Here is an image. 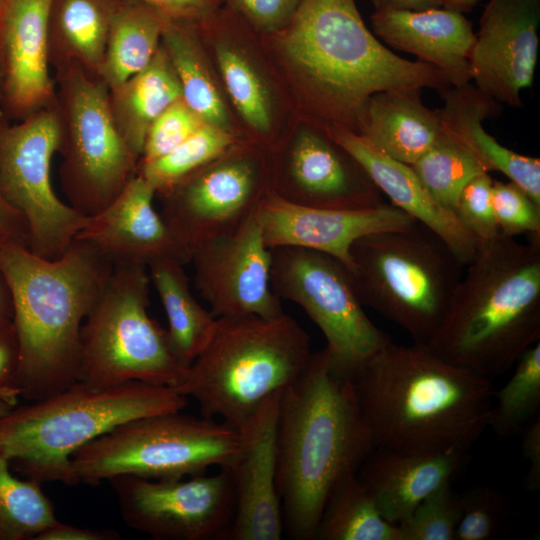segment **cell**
Instances as JSON below:
<instances>
[{
	"mask_svg": "<svg viewBox=\"0 0 540 540\" xmlns=\"http://www.w3.org/2000/svg\"><path fill=\"white\" fill-rule=\"evenodd\" d=\"M205 122L182 99L164 110L150 126L139 163L156 160L172 151Z\"/></svg>",
	"mask_w": 540,
	"mask_h": 540,
	"instance_id": "43",
	"label": "cell"
},
{
	"mask_svg": "<svg viewBox=\"0 0 540 540\" xmlns=\"http://www.w3.org/2000/svg\"><path fill=\"white\" fill-rule=\"evenodd\" d=\"M371 25L375 36L432 65L451 86L472 82L470 56L475 33L464 14L444 7L374 11Z\"/></svg>",
	"mask_w": 540,
	"mask_h": 540,
	"instance_id": "24",
	"label": "cell"
},
{
	"mask_svg": "<svg viewBox=\"0 0 540 540\" xmlns=\"http://www.w3.org/2000/svg\"><path fill=\"white\" fill-rule=\"evenodd\" d=\"M327 128L331 136L362 165L392 205L441 237L464 266L473 259L479 247L477 241L453 212L435 202L410 165L378 152L350 129L330 124Z\"/></svg>",
	"mask_w": 540,
	"mask_h": 540,
	"instance_id": "25",
	"label": "cell"
},
{
	"mask_svg": "<svg viewBox=\"0 0 540 540\" xmlns=\"http://www.w3.org/2000/svg\"><path fill=\"white\" fill-rule=\"evenodd\" d=\"M155 197L152 186L137 173L107 207L88 217L75 238L93 245L113 265L148 266L165 257L189 263V257L155 209Z\"/></svg>",
	"mask_w": 540,
	"mask_h": 540,
	"instance_id": "23",
	"label": "cell"
},
{
	"mask_svg": "<svg viewBox=\"0 0 540 540\" xmlns=\"http://www.w3.org/2000/svg\"><path fill=\"white\" fill-rule=\"evenodd\" d=\"M4 88H5V65H4L2 48L0 44V105L3 100Z\"/></svg>",
	"mask_w": 540,
	"mask_h": 540,
	"instance_id": "53",
	"label": "cell"
},
{
	"mask_svg": "<svg viewBox=\"0 0 540 540\" xmlns=\"http://www.w3.org/2000/svg\"><path fill=\"white\" fill-rule=\"evenodd\" d=\"M492 182L488 172L472 178L461 190L454 209L455 216L478 245L500 235L492 204Z\"/></svg>",
	"mask_w": 540,
	"mask_h": 540,
	"instance_id": "42",
	"label": "cell"
},
{
	"mask_svg": "<svg viewBox=\"0 0 540 540\" xmlns=\"http://www.w3.org/2000/svg\"><path fill=\"white\" fill-rule=\"evenodd\" d=\"M118 0H52L48 17V61L54 71L78 65L101 78Z\"/></svg>",
	"mask_w": 540,
	"mask_h": 540,
	"instance_id": "30",
	"label": "cell"
},
{
	"mask_svg": "<svg viewBox=\"0 0 540 540\" xmlns=\"http://www.w3.org/2000/svg\"><path fill=\"white\" fill-rule=\"evenodd\" d=\"M142 3L167 21L198 24L224 5V0H128Z\"/></svg>",
	"mask_w": 540,
	"mask_h": 540,
	"instance_id": "46",
	"label": "cell"
},
{
	"mask_svg": "<svg viewBox=\"0 0 540 540\" xmlns=\"http://www.w3.org/2000/svg\"><path fill=\"white\" fill-rule=\"evenodd\" d=\"M2 1H3V0H0V7H1Z\"/></svg>",
	"mask_w": 540,
	"mask_h": 540,
	"instance_id": "55",
	"label": "cell"
},
{
	"mask_svg": "<svg viewBox=\"0 0 540 540\" xmlns=\"http://www.w3.org/2000/svg\"><path fill=\"white\" fill-rule=\"evenodd\" d=\"M256 217L269 248L291 246L319 251L350 267V248L360 237L399 230L416 220L394 205L370 209H328L288 202L274 192L261 201Z\"/></svg>",
	"mask_w": 540,
	"mask_h": 540,
	"instance_id": "20",
	"label": "cell"
},
{
	"mask_svg": "<svg viewBox=\"0 0 540 540\" xmlns=\"http://www.w3.org/2000/svg\"><path fill=\"white\" fill-rule=\"evenodd\" d=\"M442 133L468 151L489 173L498 171L521 187L540 205V160L501 145L483 127L498 115L501 105L472 82L439 91Z\"/></svg>",
	"mask_w": 540,
	"mask_h": 540,
	"instance_id": "27",
	"label": "cell"
},
{
	"mask_svg": "<svg viewBox=\"0 0 540 540\" xmlns=\"http://www.w3.org/2000/svg\"><path fill=\"white\" fill-rule=\"evenodd\" d=\"M270 191L268 152L243 141L156 197L161 216L190 261L201 244L253 217Z\"/></svg>",
	"mask_w": 540,
	"mask_h": 540,
	"instance_id": "15",
	"label": "cell"
},
{
	"mask_svg": "<svg viewBox=\"0 0 540 540\" xmlns=\"http://www.w3.org/2000/svg\"><path fill=\"white\" fill-rule=\"evenodd\" d=\"M16 405L17 404H14V403L0 397V417L5 415L7 412H9Z\"/></svg>",
	"mask_w": 540,
	"mask_h": 540,
	"instance_id": "54",
	"label": "cell"
},
{
	"mask_svg": "<svg viewBox=\"0 0 540 540\" xmlns=\"http://www.w3.org/2000/svg\"><path fill=\"white\" fill-rule=\"evenodd\" d=\"M260 37L299 114L352 131L377 92L451 86L432 65L384 46L365 25L356 0H300L281 29Z\"/></svg>",
	"mask_w": 540,
	"mask_h": 540,
	"instance_id": "1",
	"label": "cell"
},
{
	"mask_svg": "<svg viewBox=\"0 0 540 540\" xmlns=\"http://www.w3.org/2000/svg\"><path fill=\"white\" fill-rule=\"evenodd\" d=\"M115 530H96L65 524L56 520L41 531L34 540H118Z\"/></svg>",
	"mask_w": 540,
	"mask_h": 540,
	"instance_id": "49",
	"label": "cell"
},
{
	"mask_svg": "<svg viewBox=\"0 0 540 540\" xmlns=\"http://www.w3.org/2000/svg\"><path fill=\"white\" fill-rule=\"evenodd\" d=\"M421 91L409 87L371 95L354 132L378 152L411 166L442 135L439 110L422 102Z\"/></svg>",
	"mask_w": 540,
	"mask_h": 540,
	"instance_id": "28",
	"label": "cell"
},
{
	"mask_svg": "<svg viewBox=\"0 0 540 540\" xmlns=\"http://www.w3.org/2000/svg\"><path fill=\"white\" fill-rule=\"evenodd\" d=\"M460 494L461 514L454 540H490L509 515V502L499 490L473 486Z\"/></svg>",
	"mask_w": 540,
	"mask_h": 540,
	"instance_id": "40",
	"label": "cell"
},
{
	"mask_svg": "<svg viewBox=\"0 0 540 540\" xmlns=\"http://www.w3.org/2000/svg\"><path fill=\"white\" fill-rule=\"evenodd\" d=\"M187 400L171 387L145 382L103 388L75 382L0 417V454L26 478L76 485L71 458L77 450L129 420L182 411Z\"/></svg>",
	"mask_w": 540,
	"mask_h": 540,
	"instance_id": "6",
	"label": "cell"
},
{
	"mask_svg": "<svg viewBox=\"0 0 540 540\" xmlns=\"http://www.w3.org/2000/svg\"><path fill=\"white\" fill-rule=\"evenodd\" d=\"M60 140L56 105L19 121L0 110V189L27 222L29 250L49 260L67 251L88 219L53 189L51 165Z\"/></svg>",
	"mask_w": 540,
	"mask_h": 540,
	"instance_id": "12",
	"label": "cell"
},
{
	"mask_svg": "<svg viewBox=\"0 0 540 540\" xmlns=\"http://www.w3.org/2000/svg\"><path fill=\"white\" fill-rule=\"evenodd\" d=\"M522 450L529 462L526 477L527 489H540V414L535 415L524 427Z\"/></svg>",
	"mask_w": 540,
	"mask_h": 540,
	"instance_id": "48",
	"label": "cell"
},
{
	"mask_svg": "<svg viewBox=\"0 0 540 540\" xmlns=\"http://www.w3.org/2000/svg\"><path fill=\"white\" fill-rule=\"evenodd\" d=\"M16 243L29 249V230L24 216L0 189V244Z\"/></svg>",
	"mask_w": 540,
	"mask_h": 540,
	"instance_id": "47",
	"label": "cell"
},
{
	"mask_svg": "<svg viewBox=\"0 0 540 540\" xmlns=\"http://www.w3.org/2000/svg\"><path fill=\"white\" fill-rule=\"evenodd\" d=\"M528 238L479 245L427 344L442 358L491 379L540 341V235Z\"/></svg>",
	"mask_w": 540,
	"mask_h": 540,
	"instance_id": "5",
	"label": "cell"
},
{
	"mask_svg": "<svg viewBox=\"0 0 540 540\" xmlns=\"http://www.w3.org/2000/svg\"><path fill=\"white\" fill-rule=\"evenodd\" d=\"M492 204L500 235H540V205L514 182L493 179Z\"/></svg>",
	"mask_w": 540,
	"mask_h": 540,
	"instance_id": "41",
	"label": "cell"
},
{
	"mask_svg": "<svg viewBox=\"0 0 540 540\" xmlns=\"http://www.w3.org/2000/svg\"><path fill=\"white\" fill-rule=\"evenodd\" d=\"M167 20L135 1L118 0L108 35L101 79L111 88L144 69L161 45Z\"/></svg>",
	"mask_w": 540,
	"mask_h": 540,
	"instance_id": "33",
	"label": "cell"
},
{
	"mask_svg": "<svg viewBox=\"0 0 540 540\" xmlns=\"http://www.w3.org/2000/svg\"><path fill=\"white\" fill-rule=\"evenodd\" d=\"M184 266L178 259L165 257L152 261L147 269L167 316L171 347L188 368L211 339L217 318L194 297Z\"/></svg>",
	"mask_w": 540,
	"mask_h": 540,
	"instance_id": "32",
	"label": "cell"
},
{
	"mask_svg": "<svg viewBox=\"0 0 540 540\" xmlns=\"http://www.w3.org/2000/svg\"><path fill=\"white\" fill-rule=\"evenodd\" d=\"M0 267L13 295L20 396L41 400L77 382L81 327L113 264L93 245L75 238L55 260L20 244H0Z\"/></svg>",
	"mask_w": 540,
	"mask_h": 540,
	"instance_id": "4",
	"label": "cell"
},
{
	"mask_svg": "<svg viewBox=\"0 0 540 540\" xmlns=\"http://www.w3.org/2000/svg\"><path fill=\"white\" fill-rule=\"evenodd\" d=\"M478 2L479 0H442V7L464 14L471 11Z\"/></svg>",
	"mask_w": 540,
	"mask_h": 540,
	"instance_id": "52",
	"label": "cell"
},
{
	"mask_svg": "<svg viewBox=\"0 0 540 540\" xmlns=\"http://www.w3.org/2000/svg\"><path fill=\"white\" fill-rule=\"evenodd\" d=\"M268 155L271 191L288 202L328 209H370L384 204L365 169L321 120L300 114Z\"/></svg>",
	"mask_w": 540,
	"mask_h": 540,
	"instance_id": "17",
	"label": "cell"
},
{
	"mask_svg": "<svg viewBox=\"0 0 540 540\" xmlns=\"http://www.w3.org/2000/svg\"><path fill=\"white\" fill-rule=\"evenodd\" d=\"M240 442V431L223 421L174 411L120 424L77 450L71 463L78 482L89 485L120 475L181 478L230 467Z\"/></svg>",
	"mask_w": 540,
	"mask_h": 540,
	"instance_id": "10",
	"label": "cell"
},
{
	"mask_svg": "<svg viewBox=\"0 0 540 540\" xmlns=\"http://www.w3.org/2000/svg\"><path fill=\"white\" fill-rule=\"evenodd\" d=\"M243 141L246 140L205 123L169 153L151 162L139 163L137 173L157 195Z\"/></svg>",
	"mask_w": 540,
	"mask_h": 540,
	"instance_id": "36",
	"label": "cell"
},
{
	"mask_svg": "<svg viewBox=\"0 0 540 540\" xmlns=\"http://www.w3.org/2000/svg\"><path fill=\"white\" fill-rule=\"evenodd\" d=\"M179 99H182L180 84L162 44L144 69L109 88L115 123L128 146L139 157L152 123Z\"/></svg>",
	"mask_w": 540,
	"mask_h": 540,
	"instance_id": "31",
	"label": "cell"
},
{
	"mask_svg": "<svg viewBox=\"0 0 540 540\" xmlns=\"http://www.w3.org/2000/svg\"><path fill=\"white\" fill-rule=\"evenodd\" d=\"M509 380L493 391L488 427L500 437L512 436L523 428L540 408V341L525 350L516 361Z\"/></svg>",
	"mask_w": 540,
	"mask_h": 540,
	"instance_id": "37",
	"label": "cell"
},
{
	"mask_svg": "<svg viewBox=\"0 0 540 540\" xmlns=\"http://www.w3.org/2000/svg\"><path fill=\"white\" fill-rule=\"evenodd\" d=\"M52 0H3L0 44L5 88L0 110L19 121L56 105L48 61V17Z\"/></svg>",
	"mask_w": 540,
	"mask_h": 540,
	"instance_id": "22",
	"label": "cell"
},
{
	"mask_svg": "<svg viewBox=\"0 0 540 540\" xmlns=\"http://www.w3.org/2000/svg\"><path fill=\"white\" fill-rule=\"evenodd\" d=\"M61 123L59 179L68 204L86 217L107 207L137 174L140 157L113 118L109 87L78 65L55 71Z\"/></svg>",
	"mask_w": 540,
	"mask_h": 540,
	"instance_id": "11",
	"label": "cell"
},
{
	"mask_svg": "<svg viewBox=\"0 0 540 540\" xmlns=\"http://www.w3.org/2000/svg\"><path fill=\"white\" fill-rule=\"evenodd\" d=\"M161 44L177 75L182 100L205 123L245 140L197 24L167 21Z\"/></svg>",
	"mask_w": 540,
	"mask_h": 540,
	"instance_id": "29",
	"label": "cell"
},
{
	"mask_svg": "<svg viewBox=\"0 0 540 540\" xmlns=\"http://www.w3.org/2000/svg\"><path fill=\"white\" fill-rule=\"evenodd\" d=\"M460 514V494L445 483L397 524L400 540H454Z\"/></svg>",
	"mask_w": 540,
	"mask_h": 540,
	"instance_id": "39",
	"label": "cell"
},
{
	"mask_svg": "<svg viewBox=\"0 0 540 540\" xmlns=\"http://www.w3.org/2000/svg\"><path fill=\"white\" fill-rule=\"evenodd\" d=\"M150 277L142 264H116L80 333L77 382L103 388L138 381L174 388L187 368L167 330L148 313Z\"/></svg>",
	"mask_w": 540,
	"mask_h": 540,
	"instance_id": "9",
	"label": "cell"
},
{
	"mask_svg": "<svg viewBox=\"0 0 540 540\" xmlns=\"http://www.w3.org/2000/svg\"><path fill=\"white\" fill-rule=\"evenodd\" d=\"M197 26L245 140L273 151L300 114L260 35L225 4Z\"/></svg>",
	"mask_w": 540,
	"mask_h": 540,
	"instance_id": "13",
	"label": "cell"
},
{
	"mask_svg": "<svg viewBox=\"0 0 540 540\" xmlns=\"http://www.w3.org/2000/svg\"><path fill=\"white\" fill-rule=\"evenodd\" d=\"M271 285L299 305L321 330L331 367L349 378L390 338L366 315L345 266L311 249L271 248Z\"/></svg>",
	"mask_w": 540,
	"mask_h": 540,
	"instance_id": "14",
	"label": "cell"
},
{
	"mask_svg": "<svg viewBox=\"0 0 540 540\" xmlns=\"http://www.w3.org/2000/svg\"><path fill=\"white\" fill-rule=\"evenodd\" d=\"M300 0H224L258 34L265 36L281 29L291 18Z\"/></svg>",
	"mask_w": 540,
	"mask_h": 540,
	"instance_id": "44",
	"label": "cell"
},
{
	"mask_svg": "<svg viewBox=\"0 0 540 540\" xmlns=\"http://www.w3.org/2000/svg\"><path fill=\"white\" fill-rule=\"evenodd\" d=\"M189 263L194 286L215 318H274L284 313L271 285V248L256 214L235 230L201 244Z\"/></svg>",
	"mask_w": 540,
	"mask_h": 540,
	"instance_id": "18",
	"label": "cell"
},
{
	"mask_svg": "<svg viewBox=\"0 0 540 540\" xmlns=\"http://www.w3.org/2000/svg\"><path fill=\"white\" fill-rule=\"evenodd\" d=\"M318 540H400L396 524L379 512L358 477L341 481L329 495L315 534Z\"/></svg>",
	"mask_w": 540,
	"mask_h": 540,
	"instance_id": "34",
	"label": "cell"
},
{
	"mask_svg": "<svg viewBox=\"0 0 540 540\" xmlns=\"http://www.w3.org/2000/svg\"><path fill=\"white\" fill-rule=\"evenodd\" d=\"M21 348L13 320H0V397L17 404Z\"/></svg>",
	"mask_w": 540,
	"mask_h": 540,
	"instance_id": "45",
	"label": "cell"
},
{
	"mask_svg": "<svg viewBox=\"0 0 540 540\" xmlns=\"http://www.w3.org/2000/svg\"><path fill=\"white\" fill-rule=\"evenodd\" d=\"M411 168L435 202L453 213L463 187L475 176L488 172L443 133Z\"/></svg>",
	"mask_w": 540,
	"mask_h": 540,
	"instance_id": "38",
	"label": "cell"
},
{
	"mask_svg": "<svg viewBox=\"0 0 540 540\" xmlns=\"http://www.w3.org/2000/svg\"><path fill=\"white\" fill-rule=\"evenodd\" d=\"M374 449L467 452L488 427L491 379L427 344L391 339L350 377Z\"/></svg>",
	"mask_w": 540,
	"mask_h": 540,
	"instance_id": "2",
	"label": "cell"
},
{
	"mask_svg": "<svg viewBox=\"0 0 540 540\" xmlns=\"http://www.w3.org/2000/svg\"><path fill=\"white\" fill-rule=\"evenodd\" d=\"M540 0H490L470 56L473 84L511 107L534 80L539 48Z\"/></svg>",
	"mask_w": 540,
	"mask_h": 540,
	"instance_id": "19",
	"label": "cell"
},
{
	"mask_svg": "<svg viewBox=\"0 0 540 540\" xmlns=\"http://www.w3.org/2000/svg\"><path fill=\"white\" fill-rule=\"evenodd\" d=\"M123 521L156 540H226L234 491L226 468L213 475L153 479L120 475L108 480Z\"/></svg>",
	"mask_w": 540,
	"mask_h": 540,
	"instance_id": "16",
	"label": "cell"
},
{
	"mask_svg": "<svg viewBox=\"0 0 540 540\" xmlns=\"http://www.w3.org/2000/svg\"><path fill=\"white\" fill-rule=\"evenodd\" d=\"M13 295L9 281L0 267V320H13Z\"/></svg>",
	"mask_w": 540,
	"mask_h": 540,
	"instance_id": "51",
	"label": "cell"
},
{
	"mask_svg": "<svg viewBox=\"0 0 540 540\" xmlns=\"http://www.w3.org/2000/svg\"><path fill=\"white\" fill-rule=\"evenodd\" d=\"M310 337L286 313L217 318L211 339L189 365L177 393L194 399L202 416L240 429L307 367Z\"/></svg>",
	"mask_w": 540,
	"mask_h": 540,
	"instance_id": "7",
	"label": "cell"
},
{
	"mask_svg": "<svg viewBox=\"0 0 540 540\" xmlns=\"http://www.w3.org/2000/svg\"><path fill=\"white\" fill-rule=\"evenodd\" d=\"M375 11L423 10L442 7V0H370Z\"/></svg>",
	"mask_w": 540,
	"mask_h": 540,
	"instance_id": "50",
	"label": "cell"
},
{
	"mask_svg": "<svg viewBox=\"0 0 540 540\" xmlns=\"http://www.w3.org/2000/svg\"><path fill=\"white\" fill-rule=\"evenodd\" d=\"M352 287L367 306L404 329L414 343L438 332L463 275L464 265L425 225L374 232L350 248Z\"/></svg>",
	"mask_w": 540,
	"mask_h": 540,
	"instance_id": "8",
	"label": "cell"
},
{
	"mask_svg": "<svg viewBox=\"0 0 540 540\" xmlns=\"http://www.w3.org/2000/svg\"><path fill=\"white\" fill-rule=\"evenodd\" d=\"M373 450L351 380L331 367L325 348L313 352L279 400L276 483L284 531L314 540L329 495Z\"/></svg>",
	"mask_w": 540,
	"mask_h": 540,
	"instance_id": "3",
	"label": "cell"
},
{
	"mask_svg": "<svg viewBox=\"0 0 540 540\" xmlns=\"http://www.w3.org/2000/svg\"><path fill=\"white\" fill-rule=\"evenodd\" d=\"M277 394L240 428V449L226 468L234 491V516L226 540H280L284 532L277 490Z\"/></svg>",
	"mask_w": 540,
	"mask_h": 540,
	"instance_id": "21",
	"label": "cell"
},
{
	"mask_svg": "<svg viewBox=\"0 0 540 540\" xmlns=\"http://www.w3.org/2000/svg\"><path fill=\"white\" fill-rule=\"evenodd\" d=\"M467 452H403L374 449L362 464L358 477L370 492L379 512L398 524L428 495L452 477L464 464Z\"/></svg>",
	"mask_w": 540,
	"mask_h": 540,
	"instance_id": "26",
	"label": "cell"
},
{
	"mask_svg": "<svg viewBox=\"0 0 540 540\" xmlns=\"http://www.w3.org/2000/svg\"><path fill=\"white\" fill-rule=\"evenodd\" d=\"M0 454V540H34L57 518L41 483L20 479Z\"/></svg>",
	"mask_w": 540,
	"mask_h": 540,
	"instance_id": "35",
	"label": "cell"
}]
</instances>
